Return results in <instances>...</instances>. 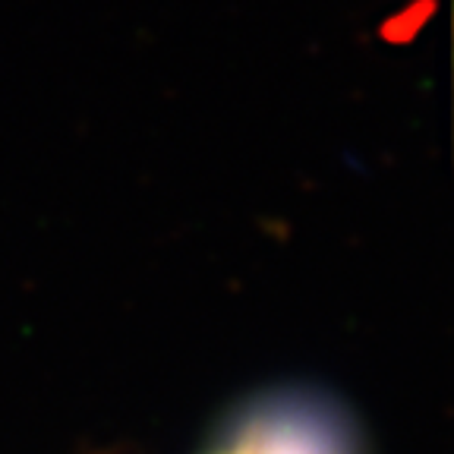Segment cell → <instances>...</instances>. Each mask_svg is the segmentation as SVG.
<instances>
[{"label":"cell","instance_id":"obj_1","mask_svg":"<svg viewBox=\"0 0 454 454\" xmlns=\"http://www.w3.org/2000/svg\"><path fill=\"white\" fill-rule=\"evenodd\" d=\"M192 454H372L360 419L319 385H271L224 413Z\"/></svg>","mask_w":454,"mask_h":454}]
</instances>
